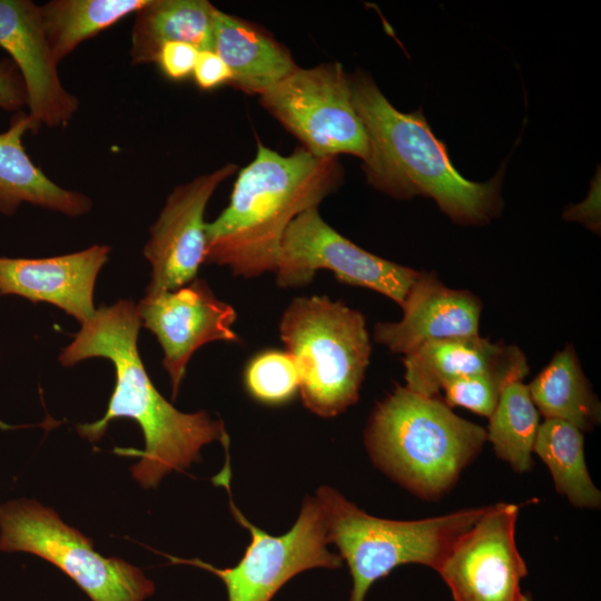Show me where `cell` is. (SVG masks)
<instances>
[{
	"label": "cell",
	"mask_w": 601,
	"mask_h": 601,
	"mask_svg": "<svg viewBox=\"0 0 601 601\" xmlns=\"http://www.w3.org/2000/svg\"><path fill=\"white\" fill-rule=\"evenodd\" d=\"M343 181L338 157H317L302 146L285 156L258 141L254 159L237 175L228 206L206 225L205 263L245 278L274 273L289 224Z\"/></svg>",
	"instance_id": "obj_2"
},
{
	"label": "cell",
	"mask_w": 601,
	"mask_h": 601,
	"mask_svg": "<svg viewBox=\"0 0 601 601\" xmlns=\"http://www.w3.org/2000/svg\"><path fill=\"white\" fill-rule=\"evenodd\" d=\"M148 0H52L39 6L45 33L59 63L81 42L136 13Z\"/></svg>",
	"instance_id": "obj_22"
},
{
	"label": "cell",
	"mask_w": 601,
	"mask_h": 601,
	"mask_svg": "<svg viewBox=\"0 0 601 601\" xmlns=\"http://www.w3.org/2000/svg\"><path fill=\"white\" fill-rule=\"evenodd\" d=\"M519 506L497 503L454 543L437 573L454 601H521L526 564L515 543Z\"/></svg>",
	"instance_id": "obj_11"
},
{
	"label": "cell",
	"mask_w": 601,
	"mask_h": 601,
	"mask_svg": "<svg viewBox=\"0 0 601 601\" xmlns=\"http://www.w3.org/2000/svg\"><path fill=\"white\" fill-rule=\"evenodd\" d=\"M109 253L107 245H92L47 258L0 257V294L52 304L83 325L96 314L95 284Z\"/></svg>",
	"instance_id": "obj_16"
},
{
	"label": "cell",
	"mask_w": 601,
	"mask_h": 601,
	"mask_svg": "<svg viewBox=\"0 0 601 601\" xmlns=\"http://www.w3.org/2000/svg\"><path fill=\"white\" fill-rule=\"evenodd\" d=\"M319 269L332 272L342 283L385 295L400 306L420 273L361 248L314 207L286 228L274 273L280 287H298L311 283Z\"/></svg>",
	"instance_id": "obj_10"
},
{
	"label": "cell",
	"mask_w": 601,
	"mask_h": 601,
	"mask_svg": "<svg viewBox=\"0 0 601 601\" xmlns=\"http://www.w3.org/2000/svg\"><path fill=\"white\" fill-rule=\"evenodd\" d=\"M199 50L181 41L166 42L159 50L156 63L169 79L179 81L193 75Z\"/></svg>",
	"instance_id": "obj_27"
},
{
	"label": "cell",
	"mask_w": 601,
	"mask_h": 601,
	"mask_svg": "<svg viewBox=\"0 0 601 601\" xmlns=\"http://www.w3.org/2000/svg\"><path fill=\"white\" fill-rule=\"evenodd\" d=\"M229 471L226 463L216 479L228 491L233 516L250 533L243 558L235 566L216 568L199 559L166 555L171 563L214 573L224 582L228 601H270L287 581L303 571L342 566V558L327 549L324 516L316 497H306L292 529L275 536L249 522L236 506L229 491Z\"/></svg>",
	"instance_id": "obj_8"
},
{
	"label": "cell",
	"mask_w": 601,
	"mask_h": 601,
	"mask_svg": "<svg viewBox=\"0 0 601 601\" xmlns=\"http://www.w3.org/2000/svg\"><path fill=\"white\" fill-rule=\"evenodd\" d=\"M137 312L141 326L148 328L160 344L173 398H176L187 364L198 348L215 341H238L233 329L236 311L218 299L204 279L195 278L175 290L145 294L137 304Z\"/></svg>",
	"instance_id": "obj_13"
},
{
	"label": "cell",
	"mask_w": 601,
	"mask_h": 601,
	"mask_svg": "<svg viewBox=\"0 0 601 601\" xmlns=\"http://www.w3.org/2000/svg\"><path fill=\"white\" fill-rule=\"evenodd\" d=\"M279 334L297 366L307 410L328 418L357 402L372 353L359 311L326 296L296 297L283 313Z\"/></svg>",
	"instance_id": "obj_6"
},
{
	"label": "cell",
	"mask_w": 601,
	"mask_h": 601,
	"mask_svg": "<svg viewBox=\"0 0 601 601\" xmlns=\"http://www.w3.org/2000/svg\"><path fill=\"white\" fill-rule=\"evenodd\" d=\"M482 307L472 292L450 288L435 273L420 272L401 305L402 318L377 323L373 337L405 356L430 342L479 335Z\"/></svg>",
	"instance_id": "obj_15"
},
{
	"label": "cell",
	"mask_w": 601,
	"mask_h": 601,
	"mask_svg": "<svg viewBox=\"0 0 601 601\" xmlns=\"http://www.w3.org/2000/svg\"><path fill=\"white\" fill-rule=\"evenodd\" d=\"M80 326L70 344L61 349L59 362L72 366L91 357L107 358L115 367L116 382L105 415L77 425V431L97 442L114 420H134L144 434L145 449L130 450V455L139 457L130 471L144 489L156 487L173 471L188 469L200 460L201 447L211 442L219 441L228 449L229 436L223 421L214 420L206 411L180 412L154 386L138 351L141 322L134 300L119 299L100 306Z\"/></svg>",
	"instance_id": "obj_1"
},
{
	"label": "cell",
	"mask_w": 601,
	"mask_h": 601,
	"mask_svg": "<svg viewBox=\"0 0 601 601\" xmlns=\"http://www.w3.org/2000/svg\"><path fill=\"white\" fill-rule=\"evenodd\" d=\"M193 77L201 90H211L229 85L231 73L224 60L214 50L198 52Z\"/></svg>",
	"instance_id": "obj_28"
},
{
	"label": "cell",
	"mask_w": 601,
	"mask_h": 601,
	"mask_svg": "<svg viewBox=\"0 0 601 601\" xmlns=\"http://www.w3.org/2000/svg\"><path fill=\"white\" fill-rule=\"evenodd\" d=\"M521 601H531L530 597L523 594Z\"/></svg>",
	"instance_id": "obj_30"
},
{
	"label": "cell",
	"mask_w": 601,
	"mask_h": 601,
	"mask_svg": "<svg viewBox=\"0 0 601 601\" xmlns=\"http://www.w3.org/2000/svg\"><path fill=\"white\" fill-rule=\"evenodd\" d=\"M27 106V92L22 78L10 59L0 60V108L21 111Z\"/></svg>",
	"instance_id": "obj_29"
},
{
	"label": "cell",
	"mask_w": 601,
	"mask_h": 601,
	"mask_svg": "<svg viewBox=\"0 0 601 601\" xmlns=\"http://www.w3.org/2000/svg\"><path fill=\"white\" fill-rule=\"evenodd\" d=\"M0 47L22 78L27 114L37 130L41 126L65 127L77 112L79 100L60 80L38 4L30 0H0Z\"/></svg>",
	"instance_id": "obj_14"
},
{
	"label": "cell",
	"mask_w": 601,
	"mask_h": 601,
	"mask_svg": "<svg viewBox=\"0 0 601 601\" xmlns=\"http://www.w3.org/2000/svg\"><path fill=\"white\" fill-rule=\"evenodd\" d=\"M485 441V428L456 415L437 395L405 386H396L376 405L365 431L373 461L426 500L449 491Z\"/></svg>",
	"instance_id": "obj_4"
},
{
	"label": "cell",
	"mask_w": 601,
	"mask_h": 601,
	"mask_svg": "<svg viewBox=\"0 0 601 601\" xmlns=\"http://www.w3.org/2000/svg\"><path fill=\"white\" fill-rule=\"evenodd\" d=\"M540 413L522 381L510 383L489 417L486 440L495 454L519 473L530 471Z\"/></svg>",
	"instance_id": "obj_24"
},
{
	"label": "cell",
	"mask_w": 601,
	"mask_h": 601,
	"mask_svg": "<svg viewBox=\"0 0 601 601\" xmlns=\"http://www.w3.org/2000/svg\"><path fill=\"white\" fill-rule=\"evenodd\" d=\"M28 131L37 128L21 110L0 132V213L11 216L24 203L71 217L88 213L92 207L89 197L62 188L31 160L22 142Z\"/></svg>",
	"instance_id": "obj_18"
},
{
	"label": "cell",
	"mask_w": 601,
	"mask_h": 601,
	"mask_svg": "<svg viewBox=\"0 0 601 601\" xmlns=\"http://www.w3.org/2000/svg\"><path fill=\"white\" fill-rule=\"evenodd\" d=\"M528 387L544 418L568 422L582 432L591 431L600 423V402L572 344L556 352Z\"/></svg>",
	"instance_id": "obj_21"
},
{
	"label": "cell",
	"mask_w": 601,
	"mask_h": 601,
	"mask_svg": "<svg viewBox=\"0 0 601 601\" xmlns=\"http://www.w3.org/2000/svg\"><path fill=\"white\" fill-rule=\"evenodd\" d=\"M259 102L311 154L367 158L368 137L341 63L298 67L260 95Z\"/></svg>",
	"instance_id": "obj_9"
},
{
	"label": "cell",
	"mask_w": 601,
	"mask_h": 601,
	"mask_svg": "<svg viewBox=\"0 0 601 601\" xmlns=\"http://www.w3.org/2000/svg\"><path fill=\"white\" fill-rule=\"evenodd\" d=\"M247 392L258 402L279 405L292 400L299 390V374L287 352L264 351L255 355L244 373Z\"/></svg>",
	"instance_id": "obj_25"
},
{
	"label": "cell",
	"mask_w": 601,
	"mask_h": 601,
	"mask_svg": "<svg viewBox=\"0 0 601 601\" xmlns=\"http://www.w3.org/2000/svg\"><path fill=\"white\" fill-rule=\"evenodd\" d=\"M213 32V50L231 73L229 85L247 95H263L298 68L290 51L266 30L217 8Z\"/></svg>",
	"instance_id": "obj_19"
},
{
	"label": "cell",
	"mask_w": 601,
	"mask_h": 601,
	"mask_svg": "<svg viewBox=\"0 0 601 601\" xmlns=\"http://www.w3.org/2000/svg\"><path fill=\"white\" fill-rule=\"evenodd\" d=\"M349 78L353 104L368 137L363 170L370 185L397 199L430 197L461 225H483L500 215L501 171L486 183L467 180L421 110H397L363 70Z\"/></svg>",
	"instance_id": "obj_3"
},
{
	"label": "cell",
	"mask_w": 601,
	"mask_h": 601,
	"mask_svg": "<svg viewBox=\"0 0 601 601\" xmlns=\"http://www.w3.org/2000/svg\"><path fill=\"white\" fill-rule=\"evenodd\" d=\"M237 170V165L226 164L176 186L168 195L144 248L151 266L146 294L175 290L197 278L206 259L207 204L218 186Z\"/></svg>",
	"instance_id": "obj_12"
},
{
	"label": "cell",
	"mask_w": 601,
	"mask_h": 601,
	"mask_svg": "<svg viewBox=\"0 0 601 601\" xmlns=\"http://www.w3.org/2000/svg\"><path fill=\"white\" fill-rule=\"evenodd\" d=\"M214 7L206 0H148L135 13L129 56L132 65L156 63L166 42L213 50Z\"/></svg>",
	"instance_id": "obj_20"
},
{
	"label": "cell",
	"mask_w": 601,
	"mask_h": 601,
	"mask_svg": "<svg viewBox=\"0 0 601 601\" xmlns=\"http://www.w3.org/2000/svg\"><path fill=\"white\" fill-rule=\"evenodd\" d=\"M0 551L28 552L67 574L91 601H142L155 592L144 572L118 558H105L92 541L35 500L0 505Z\"/></svg>",
	"instance_id": "obj_7"
},
{
	"label": "cell",
	"mask_w": 601,
	"mask_h": 601,
	"mask_svg": "<svg viewBox=\"0 0 601 601\" xmlns=\"http://www.w3.org/2000/svg\"><path fill=\"white\" fill-rule=\"evenodd\" d=\"M405 387L436 396L450 381L487 372H505L523 380L530 371L516 346L479 335L426 343L404 356Z\"/></svg>",
	"instance_id": "obj_17"
},
{
	"label": "cell",
	"mask_w": 601,
	"mask_h": 601,
	"mask_svg": "<svg viewBox=\"0 0 601 601\" xmlns=\"http://www.w3.org/2000/svg\"><path fill=\"white\" fill-rule=\"evenodd\" d=\"M522 381L505 372H487L461 377L445 383L444 402L450 406H460L475 414L490 417L503 390L512 382Z\"/></svg>",
	"instance_id": "obj_26"
},
{
	"label": "cell",
	"mask_w": 601,
	"mask_h": 601,
	"mask_svg": "<svg viewBox=\"0 0 601 601\" xmlns=\"http://www.w3.org/2000/svg\"><path fill=\"white\" fill-rule=\"evenodd\" d=\"M533 452L546 464L555 489L577 508L597 509L601 493L593 484L584 460L583 432L554 418L540 424Z\"/></svg>",
	"instance_id": "obj_23"
},
{
	"label": "cell",
	"mask_w": 601,
	"mask_h": 601,
	"mask_svg": "<svg viewBox=\"0 0 601 601\" xmlns=\"http://www.w3.org/2000/svg\"><path fill=\"white\" fill-rule=\"evenodd\" d=\"M315 497L323 512L328 543L336 545L349 569V601H364L377 580L402 564H423L437 572L457 539L486 509L396 521L367 514L329 486L319 487Z\"/></svg>",
	"instance_id": "obj_5"
}]
</instances>
